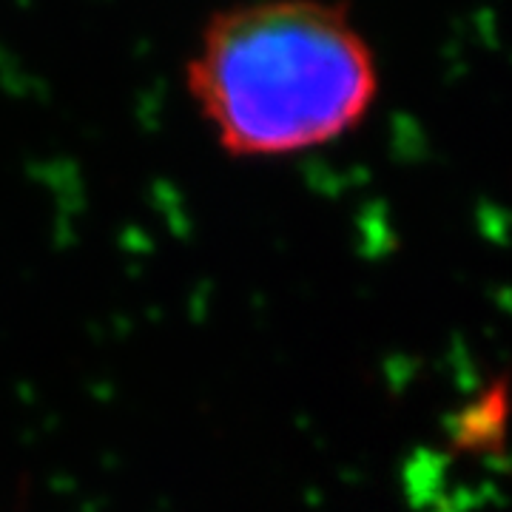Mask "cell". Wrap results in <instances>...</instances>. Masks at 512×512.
Wrapping results in <instances>:
<instances>
[{
    "label": "cell",
    "instance_id": "6da1fadb",
    "mask_svg": "<svg viewBox=\"0 0 512 512\" xmlns=\"http://www.w3.org/2000/svg\"><path fill=\"white\" fill-rule=\"evenodd\" d=\"M185 86L228 154L288 157L359 126L379 77L345 6L256 3L202 26Z\"/></svg>",
    "mask_w": 512,
    "mask_h": 512
}]
</instances>
